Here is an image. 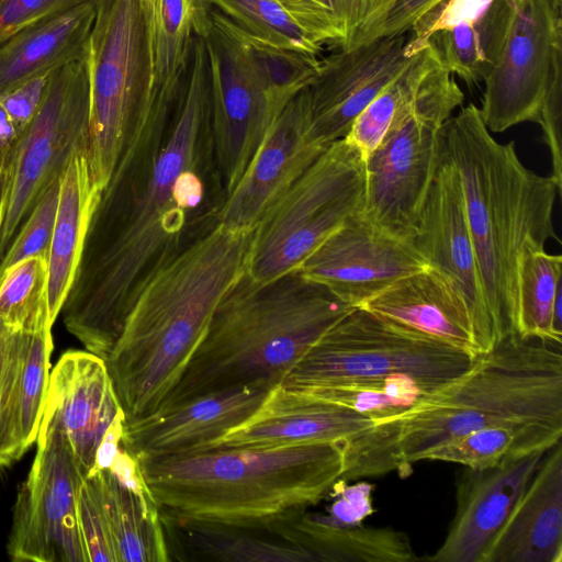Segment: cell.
<instances>
[{
	"instance_id": "29",
	"label": "cell",
	"mask_w": 562,
	"mask_h": 562,
	"mask_svg": "<svg viewBox=\"0 0 562 562\" xmlns=\"http://www.w3.org/2000/svg\"><path fill=\"white\" fill-rule=\"evenodd\" d=\"M515 0H496L476 19L432 35L429 44L442 68L471 89L495 66L509 30Z\"/></svg>"
},
{
	"instance_id": "11",
	"label": "cell",
	"mask_w": 562,
	"mask_h": 562,
	"mask_svg": "<svg viewBox=\"0 0 562 562\" xmlns=\"http://www.w3.org/2000/svg\"><path fill=\"white\" fill-rule=\"evenodd\" d=\"M86 57L49 74L38 111L10 149L0 259L46 190L63 176L74 154L86 155L90 113Z\"/></svg>"
},
{
	"instance_id": "25",
	"label": "cell",
	"mask_w": 562,
	"mask_h": 562,
	"mask_svg": "<svg viewBox=\"0 0 562 562\" xmlns=\"http://www.w3.org/2000/svg\"><path fill=\"white\" fill-rule=\"evenodd\" d=\"M95 2L87 1L16 32L0 44V95L87 56Z\"/></svg>"
},
{
	"instance_id": "51",
	"label": "cell",
	"mask_w": 562,
	"mask_h": 562,
	"mask_svg": "<svg viewBox=\"0 0 562 562\" xmlns=\"http://www.w3.org/2000/svg\"><path fill=\"white\" fill-rule=\"evenodd\" d=\"M124 422L125 415L122 411L116 415L104 434L97 450L94 467L89 476L94 475L99 471L110 469L112 465L119 450L121 449Z\"/></svg>"
},
{
	"instance_id": "47",
	"label": "cell",
	"mask_w": 562,
	"mask_h": 562,
	"mask_svg": "<svg viewBox=\"0 0 562 562\" xmlns=\"http://www.w3.org/2000/svg\"><path fill=\"white\" fill-rule=\"evenodd\" d=\"M374 485L360 482L348 485L347 481L338 480L327 496L333 498L326 514H322L325 520L342 527L362 525L363 520L373 514L372 492Z\"/></svg>"
},
{
	"instance_id": "18",
	"label": "cell",
	"mask_w": 562,
	"mask_h": 562,
	"mask_svg": "<svg viewBox=\"0 0 562 562\" xmlns=\"http://www.w3.org/2000/svg\"><path fill=\"white\" fill-rule=\"evenodd\" d=\"M304 89L278 114L243 176L226 194L216 215L218 224L229 229H254L267 210L326 149L310 138Z\"/></svg>"
},
{
	"instance_id": "49",
	"label": "cell",
	"mask_w": 562,
	"mask_h": 562,
	"mask_svg": "<svg viewBox=\"0 0 562 562\" xmlns=\"http://www.w3.org/2000/svg\"><path fill=\"white\" fill-rule=\"evenodd\" d=\"M49 74L29 79L0 95V104L12 120L18 135L24 131L38 111Z\"/></svg>"
},
{
	"instance_id": "30",
	"label": "cell",
	"mask_w": 562,
	"mask_h": 562,
	"mask_svg": "<svg viewBox=\"0 0 562 562\" xmlns=\"http://www.w3.org/2000/svg\"><path fill=\"white\" fill-rule=\"evenodd\" d=\"M206 10L235 44L250 74L278 113L310 85L319 65L315 54L256 38L207 4Z\"/></svg>"
},
{
	"instance_id": "33",
	"label": "cell",
	"mask_w": 562,
	"mask_h": 562,
	"mask_svg": "<svg viewBox=\"0 0 562 562\" xmlns=\"http://www.w3.org/2000/svg\"><path fill=\"white\" fill-rule=\"evenodd\" d=\"M562 284V257L544 249L525 248L517 263L515 334L561 345L562 333L554 327L553 306Z\"/></svg>"
},
{
	"instance_id": "56",
	"label": "cell",
	"mask_w": 562,
	"mask_h": 562,
	"mask_svg": "<svg viewBox=\"0 0 562 562\" xmlns=\"http://www.w3.org/2000/svg\"><path fill=\"white\" fill-rule=\"evenodd\" d=\"M199 1H200V3H201L202 5H205V1H204V0H199Z\"/></svg>"
},
{
	"instance_id": "8",
	"label": "cell",
	"mask_w": 562,
	"mask_h": 562,
	"mask_svg": "<svg viewBox=\"0 0 562 562\" xmlns=\"http://www.w3.org/2000/svg\"><path fill=\"white\" fill-rule=\"evenodd\" d=\"M87 48L90 113L86 159L92 181L108 183L130 128L154 98L149 4L94 0Z\"/></svg>"
},
{
	"instance_id": "6",
	"label": "cell",
	"mask_w": 562,
	"mask_h": 562,
	"mask_svg": "<svg viewBox=\"0 0 562 562\" xmlns=\"http://www.w3.org/2000/svg\"><path fill=\"white\" fill-rule=\"evenodd\" d=\"M442 147L461 179L483 292L503 339L515 334L520 254L559 240L552 216L561 192L550 176L537 175L520 161L514 140L497 142L472 103L446 121Z\"/></svg>"
},
{
	"instance_id": "55",
	"label": "cell",
	"mask_w": 562,
	"mask_h": 562,
	"mask_svg": "<svg viewBox=\"0 0 562 562\" xmlns=\"http://www.w3.org/2000/svg\"><path fill=\"white\" fill-rule=\"evenodd\" d=\"M10 149L0 148V173L5 168L9 159Z\"/></svg>"
},
{
	"instance_id": "37",
	"label": "cell",
	"mask_w": 562,
	"mask_h": 562,
	"mask_svg": "<svg viewBox=\"0 0 562 562\" xmlns=\"http://www.w3.org/2000/svg\"><path fill=\"white\" fill-rule=\"evenodd\" d=\"M249 35L267 43L317 55L322 45L304 32L276 0H204Z\"/></svg>"
},
{
	"instance_id": "9",
	"label": "cell",
	"mask_w": 562,
	"mask_h": 562,
	"mask_svg": "<svg viewBox=\"0 0 562 562\" xmlns=\"http://www.w3.org/2000/svg\"><path fill=\"white\" fill-rule=\"evenodd\" d=\"M366 158L345 138L329 144L254 229L247 273L266 282L297 270L345 221L362 211Z\"/></svg>"
},
{
	"instance_id": "1",
	"label": "cell",
	"mask_w": 562,
	"mask_h": 562,
	"mask_svg": "<svg viewBox=\"0 0 562 562\" xmlns=\"http://www.w3.org/2000/svg\"><path fill=\"white\" fill-rule=\"evenodd\" d=\"M214 159L210 71L194 34L167 139L153 168L131 181H109L92 214L60 313L67 330L103 360L146 284L217 224L206 209Z\"/></svg>"
},
{
	"instance_id": "3",
	"label": "cell",
	"mask_w": 562,
	"mask_h": 562,
	"mask_svg": "<svg viewBox=\"0 0 562 562\" xmlns=\"http://www.w3.org/2000/svg\"><path fill=\"white\" fill-rule=\"evenodd\" d=\"M254 229L217 223L139 293L104 360L125 423L156 412L178 383L216 306L247 271Z\"/></svg>"
},
{
	"instance_id": "21",
	"label": "cell",
	"mask_w": 562,
	"mask_h": 562,
	"mask_svg": "<svg viewBox=\"0 0 562 562\" xmlns=\"http://www.w3.org/2000/svg\"><path fill=\"white\" fill-rule=\"evenodd\" d=\"M374 425L372 418L352 408L279 384L251 416L205 448L339 442L346 449Z\"/></svg>"
},
{
	"instance_id": "23",
	"label": "cell",
	"mask_w": 562,
	"mask_h": 562,
	"mask_svg": "<svg viewBox=\"0 0 562 562\" xmlns=\"http://www.w3.org/2000/svg\"><path fill=\"white\" fill-rule=\"evenodd\" d=\"M359 307L439 339L473 358L480 355L467 301L434 267L426 266L397 280Z\"/></svg>"
},
{
	"instance_id": "44",
	"label": "cell",
	"mask_w": 562,
	"mask_h": 562,
	"mask_svg": "<svg viewBox=\"0 0 562 562\" xmlns=\"http://www.w3.org/2000/svg\"><path fill=\"white\" fill-rule=\"evenodd\" d=\"M289 16L316 43L347 40L345 0H276Z\"/></svg>"
},
{
	"instance_id": "50",
	"label": "cell",
	"mask_w": 562,
	"mask_h": 562,
	"mask_svg": "<svg viewBox=\"0 0 562 562\" xmlns=\"http://www.w3.org/2000/svg\"><path fill=\"white\" fill-rule=\"evenodd\" d=\"M109 470L123 486L139 498L146 508H157L135 456L121 447Z\"/></svg>"
},
{
	"instance_id": "24",
	"label": "cell",
	"mask_w": 562,
	"mask_h": 562,
	"mask_svg": "<svg viewBox=\"0 0 562 562\" xmlns=\"http://www.w3.org/2000/svg\"><path fill=\"white\" fill-rule=\"evenodd\" d=\"M483 562H562V445L539 463Z\"/></svg>"
},
{
	"instance_id": "52",
	"label": "cell",
	"mask_w": 562,
	"mask_h": 562,
	"mask_svg": "<svg viewBox=\"0 0 562 562\" xmlns=\"http://www.w3.org/2000/svg\"><path fill=\"white\" fill-rule=\"evenodd\" d=\"M391 0H345L347 40L344 47L358 30Z\"/></svg>"
},
{
	"instance_id": "57",
	"label": "cell",
	"mask_w": 562,
	"mask_h": 562,
	"mask_svg": "<svg viewBox=\"0 0 562 562\" xmlns=\"http://www.w3.org/2000/svg\"><path fill=\"white\" fill-rule=\"evenodd\" d=\"M148 4H150L151 0H145Z\"/></svg>"
},
{
	"instance_id": "53",
	"label": "cell",
	"mask_w": 562,
	"mask_h": 562,
	"mask_svg": "<svg viewBox=\"0 0 562 562\" xmlns=\"http://www.w3.org/2000/svg\"><path fill=\"white\" fill-rule=\"evenodd\" d=\"M18 137L19 135L12 120L0 104V148L11 149L16 143Z\"/></svg>"
},
{
	"instance_id": "28",
	"label": "cell",
	"mask_w": 562,
	"mask_h": 562,
	"mask_svg": "<svg viewBox=\"0 0 562 562\" xmlns=\"http://www.w3.org/2000/svg\"><path fill=\"white\" fill-rule=\"evenodd\" d=\"M101 189L92 181L85 153L71 157L60 193L48 256V305L53 323L74 282Z\"/></svg>"
},
{
	"instance_id": "4",
	"label": "cell",
	"mask_w": 562,
	"mask_h": 562,
	"mask_svg": "<svg viewBox=\"0 0 562 562\" xmlns=\"http://www.w3.org/2000/svg\"><path fill=\"white\" fill-rule=\"evenodd\" d=\"M353 308L299 270L266 282L246 271L216 306L204 338L159 408L227 390H271Z\"/></svg>"
},
{
	"instance_id": "12",
	"label": "cell",
	"mask_w": 562,
	"mask_h": 562,
	"mask_svg": "<svg viewBox=\"0 0 562 562\" xmlns=\"http://www.w3.org/2000/svg\"><path fill=\"white\" fill-rule=\"evenodd\" d=\"M36 445L13 506L8 555L15 562H88L78 520L87 477L56 426L41 423Z\"/></svg>"
},
{
	"instance_id": "39",
	"label": "cell",
	"mask_w": 562,
	"mask_h": 562,
	"mask_svg": "<svg viewBox=\"0 0 562 562\" xmlns=\"http://www.w3.org/2000/svg\"><path fill=\"white\" fill-rule=\"evenodd\" d=\"M29 333L0 319V468L22 458L18 418L19 385Z\"/></svg>"
},
{
	"instance_id": "31",
	"label": "cell",
	"mask_w": 562,
	"mask_h": 562,
	"mask_svg": "<svg viewBox=\"0 0 562 562\" xmlns=\"http://www.w3.org/2000/svg\"><path fill=\"white\" fill-rule=\"evenodd\" d=\"M562 425L526 422L486 427L447 441L420 459L485 469L533 452L548 451L561 440Z\"/></svg>"
},
{
	"instance_id": "45",
	"label": "cell",
	"mask_w": 562,
	"mask_h": 562,
	"mask_svg": "<svg viewBox=\"0 0 562 562\" xmlns=\"http://www.w3.org/2000/svg\"><path fill=\"white\" fill-rule=\"evenodd\" d=\"M439 0H391L369 19L344 46L350 47L378 37L396 35L409 31L412 24Z\"/></svg>"
},
{
	"instance_id": "17",
	"label": "cell",
	"mask_w": 562,
	"mask_h": 562,
	"mask_svg": "<svg viewBox=\"0 0 562 562\" xmlns=\"http://www.w3.org/2000/svg\"><path fill=\"white\" fill-rule=\"evenodd\" d=\"M427 265L412 240L386 233L361 212L349 216L297 269L359 307Z\"/></svg>"
},
{
	"instance_id": "34",
	"label": "cell",
	"mask_w": 562,
	"mask_h": 562,
	"mask_svg": "<svg viewBox=\"0 0 562 562\" xmlns=\"http://www.w3.org/2000/svg\"><path fill=\"white\" fill-rule=\"evenodd\" d=\"M438 64L430 45L413 55L405 69L359 114L345 139L367 158L386 132L412 111L426 76Z\"/></svg>"
},
{
	"instance_id": "42",
	"label": "cell",
	"mask_w": 562,
	"mask_h": 562,
	"mask_svg": "<svg viewBox=\"0 0 562 562\" xmlns=\"http://www.w3.org/2000/svg\"><path fill=\"white\" fill-rule=\"evenodd\" d=\"M78 520L88 562H117L97 475L87 477L80 487Z\"/></svg>"
},
{
	"instance_id": "40",
	"label": "cell",
	"mask_w": 562,
	"mask_h": 562,
	"mask_svg": "<svg viewBox=\"0 0 562 562\" xmlns=\"http://www.w3.org/2000/svg\"><path fill=\"white\" fill-rule=\"evenodd\" d=\"M53 348L52 330L29 333L18 404L19 432L25 452L36 442L49 383Z\"/></svg>"
},
{
	"instance_id": "15",
	"label": "cell",
	"mask_w": 562,
	"mask_h": 562,
	"mask_svg": "<svg viewBox=\"0 0 562 562\" xmlns=\"http://www.w3.org/2000/svg\"><path fill=\"white\" fill-rule=\"evenodd\" d=\"M407 40L408 32L382 36L319 60L304 89L314 143L328 146L346 137L359 114L411 61L404 52Z\"/></svg>"
},
{
	"instance_id": "20",
	"label": "cell",
	"mask_w": 562,
	"mask_h": 562,
	"mask_svg": "<svg viewBox=\"0 0 562 562\" xmlns=\"http://www.w3.org/2000/svg\"><path fill=\"white\" fill-rule=\"evenodd\" d=\"M122 411L102 358L88 350L60 356L49 374L41 423L64 432L86 477L104 434Z\"/></svg>"
},
{
	"instance_id": "5",
	"label": "cell",
	"mask_w": 562,
	"mask_h": 562,
	"mask_svg": "<svg viewBox=\"0 0 562 562\" xmlns=\"http://www.w3.org/2000/svg\"><path fill=\"white\" fill-rule=\"evenodd\" d=\"M135 457L159 514L222 522H266L313 507L345 469L339 442Z\"/></svg>"
},
{
	"instance_id": "7",
	"label": "cell",
	"mask_w": 562,
	"mask_h": 562,
	"mask_svg": "<svg viewBox=\"0 0 562 562\" xmlns=\"http://www.w3.org/2000/svg\"><path fill=\"white\" fill-rule=\"evenodd\" d=\"M473 359L439 339L355 307L308 348L281 385L307 390L405 375L425 395L459 376Z\"/></svg>"
},
{
	"instance_id": "32",
	"label": "cell",
	"mask_w": 562,
	"mask_h": 562,
	"mask_svg": "<svg viewBox=\"0 0 562 562\" xmlns=\"http://www.w3.org/2000/svg\"><path fill=\"white\" fill-rule=\"evenodd\" d=\"M117 562L170 561L159 510L146 508L109 469L95 473Z\"/></svg>"
},
{
	"instance_id": "36",
	"label": "cell",
	"mask_w": 562,
	"mask_h": 562,
	"mask_svg": "<svg viewBox=\"0 0 562 562\" xmlns=\"http://www.w3.org/2000/svg\"><path fill=\"white\" fill-rule=\"evenodd\" d=\"M0 319L25 333L52 330L45 257L26 258L0 274Z\"/></svg>"
},
{
	"instance_id": "16",
	"label": "cell",
	"mask_w": 562,
	"mask_h": 562,
	"mask_svg": "<svg viewBox=\"0 0 562 562\" xmlns=\"http://www.w3.org/2000/svg\"><path fill=\"white\" fill-rule=\"evenodd\" d=\"M412 243L427 265L445 274L463 295L480 355L494 348L502 339L483 292L461 179L443 147Z\"/></svg>"
},
{
	"instance_id": "38",
	"label": "cell",
	"mask_w": 562,
	"mask_h": 562,
	"mask_svg": "<svg viewBox=\"0 0 562 562\" xmlns=\"http://www.w3.org/2000/svg\"><path fill=\"white\" fill-rule=\"evenodd\" d=\"M299 391L352 408L375 424L409 408L424 395L417 383L405 375Z\"/></svg>"
},
{
	"instance_id": "19",
	"label": "cell",
	"mask_w": 562,
	"mask_h": 562,
	"mask_svg": "<svg viewBox=\"0 0 562 562\" xmlns=\"http://www.w3.org/2000/svg\"><path fill=\"white\" fill-rule=\"evenodd\" d=\"M546 452L485 469L465 467L457 482V507L449 531L427 560L483 562Z\"/></svg>"
},
{
	"instance_id": "35",
	"label": "cell",
	"mask_w": 562,
	"mask_h": 562,
	"mask_svg": "<svg viewBox=\"0 0 562 562\" xmlns=\"http://www.w3.org/2000/svg\"><path fill=\"white\" fill-rule=\"evenodd\" d=\"M199 0H151L149 4L154 88L164 87L184 71L194 32Z\"/></svg>"
},
{
	"instance_id": "13",
	"label": "cell",
	"mask_w": 562,
	"mask_h": 562,
	"mask_svg": "<svg viewBox=\"0 0 562 562\" xmlns=\"http://www.w3.org/2000/svg\"><path fill=\"white\" fill-rule=\"evenodd\" d=\"M562 0H515L501 55L485 78L482 121L491 133L537 122L554 65L562 58Z\"/></svg>"
},
{
	"instance_id": "27",
	"label": "cell",
	"mask_w": 562,
	"mask_h": 562,
	"mask_svg": "<svg viewBox=\"0 0 562 562\" xmlns=\"http://www.w3.org/2000/svg\"><path fill=\"white\" fill-rule=\"evenodd\" d=\"M268 524L303 549L312 562H412L418 560L408 536L391 527H342L322 513L300 508Z\"/></svg>"
},
{
	"instance_id": "14",
	"label": "cell",
	"mask_w": 562,
	"mask_h": 562,
	"mask_svg": "<svg viewBox=\"0 0 562 562\" xmlns=\"http://www.w3.org/2000/svg\"><path fill=\"white\" fill-rule=\"evenodd\" d=\"M194 32L202 36L207 53L213 151L226 196L279 113L206 7L195 18Z\"/></svg>"
},
{
	"instance_id": "22",
	"label": "cell",
	"mask_w": 562,
	"mask_h": 562,
	"mask_svg": "<svg viewBox=\"0 0 562 562\" xmlns=\"http://www.w3.org/2000/svg\"><path fill=\"white\" fill-rule=\"evenodd\" d=\"M269 391L241 387L211 393L124 422L121 447L133 456L203 449L251 416Z\"/></svg>"
},
{
	"instance_id": "2",
	"label": "cell",
	"mask_w": 562,
	"mask_h": 562,
	"mask_svg": "<svg viewBox=\"0 0 562 562\" xmlns=\"http://www.w3.org/2000/svg\"><path fill=\"white\" fill-rule=\"evenodd\" d=\"M526 422L562 425L561 345L509 334L459 376L368 430L359 442L353 475L404 473L447 441Z\"/></svg>"
},
{
	"instance_id": "43",
	"label": "cell",
	"mask_w": 562,
	"mask_h": 562,
	"mask_svg": "<svg viewBox=\"0 0 562 562\" xmlns=\"http://www.w3.org/2000/svg\"><path fill=\"white\" fill-rule=\"evenodd\" d=\"M496 0H439L412 24L405 55L412 57L428 47L434 34L470 22Z\"/></svg>"
},
{
	"instance_id": "46",
	"label": "cell",
	"mask_w": 562,
	"mask_h": 562,
	"mask_svg": "<svg viewBox=\"0 0 562 562\" xmlns=\"http://www.w3.org/2000/svg\"><path fill=\"white\" fill-rule=\"evenodd\" d=\"M562 58L558 59L537 119L542 136L549 148L552 164L550 177L561 192L562 189Z\"/></svg>"
},
{
	"instance_id": "26",
	"label": "cell",
	"mask_w": 562,
	"mask_h": 562,
	"mask_svg": "<svg viewBox=\"0 0 562 562\" xmlns=\"http://www.w3.org/2000/svg\"><path fill=\"white\" fill-rule=\"evenodd\" d=\"M160 515L166 542L181 560L312 562L311 557L266 522H222Z\"/></svg>"
},
{
	"instance_id": "48",
	"label": "cell",
	"mask_w": 562,
	"mask_h": 562,
	"mask_svg": "<svg viewBox=\"0 0 562 562\" xmlns=\"http://www.w3.org/2000/svg\"><path fill=\"white\" fill-rule=\"evenodd\" d=\"M93 0H0V44L48 16Z\"/></svg>"
},
{
	"instance_id": "10",
	"label": "cell",
	"mask_w": 562,
	"mask_h": 562,
	"mask_svg": "<svg viewBox=\"0 0 562 562\" xmlns=\"http://www.w3.org/2000/svg\"><path fill=\"white\" fill-rule=\"evenodd\" d=\"M464 95L440 63L426 76L417 103L366 158L362 215L412 240L442 149V126Z\"/></svg>"
},
{
	"instance_id": "41",
	"label": "cell",
	"mask_w": 562,
	"mask_h": 562,
	"mask_svg": "<svg viewBox=\"0 0 562 562\" xmlns=\"http://www.w3.org/2000/svg\"><path fill=\"white\" fill-rule=\"evenodd\" d=\"M60 178L46 190L0 259V274L30 257L43 256L48 260L59 201Z\"/></svg>"
},
{
	"instance_id": "54",
	"label": "cell",
	"mask_w": 562,
	"mask_h": 562,
	"mask_svg": "<svg viewBox=\"0 0 562 562\" xmlns=\"http://www.w3.org/2000/svg\"><path fill=\"white\" fill-rule=\"evenodd\" d=\"M9 183H10V168H9V159H8L5 168L0 173V229H1L3 215H4V211H5V206H7Z\"/></svg>"
}]
</instances>
